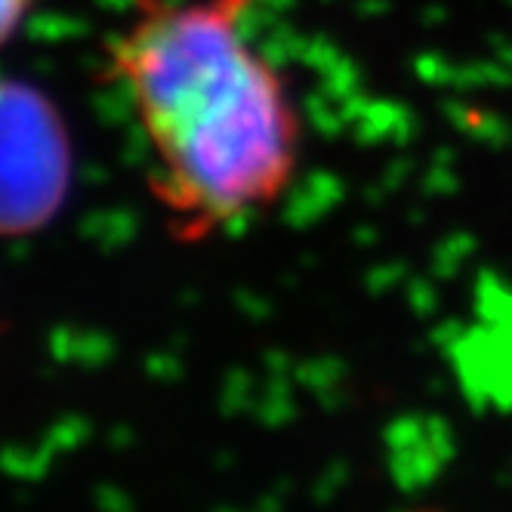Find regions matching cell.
<instances>
[{"label": "cell", "mask_w": 512, "mask_h": 512, "mask_svg": "<svg viewBox=\"0 0 512 512\" xmlns=\"http://www.w3.org/2000/svg\"><path fill=\"white\" fill-rule=\"evenodd\" d=\"M71 186V142L56 105L31 84L0 81V238L41 232Z\"/></svg>", "instance_id": "2"}, {"label": "cell", "mask_w": 512, "mask_h": 512, "mask_svg": "<svg viewBox=\"0 0 512 512\" xmlns=\"http://www.w3.org/2000/svg\"><path fill=\"white\" fill-rule=\"evenodd\" d=\"M31 7L34 0H0V47H7L16 38V31L28 19Z\"/></svg>", "instance_id": "3"}, {"label": "cell", "mask_w": 512, "mask_h": 512, "mask_svg": "<svg viewBox=\"0 0 512 512\" xmlns=\"http://www.w3.org/2000/svg\"><path fill=\"white\" fill-rule=\"evenodd\" d=\"M253 0H136L105 41L152 152V195L179 241H204L281 198L300 118L278 68L247 44Z\"/></svg>", "instance_id": "1"}]
</instances>
